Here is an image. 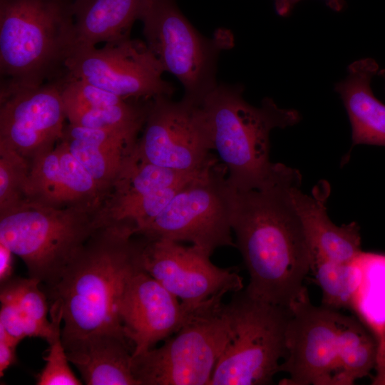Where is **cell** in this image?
Segmentation results:
<instances>
[{"mask_svg": "<svg viewBox=\"0 0 385 385\" xmlns=\"http://www.w3.org/2000/svg\"><path fill=\"white\" fill-rule=\"evenodd\" d=\"M298 170L274 163L250 188L235 190L232 229L249 273L252 297L289 308L305 287L312 255L292 198Z\"/></svg>", "mask_w": 385, "mask_h": 385, "instance_id": "obj_1", "label": "cell"}, {"mask_svg": "<svg viewBox=\"0 0 385 385\" xmlns=\"http://www.w3.org/2000/svg\"><path fill=\"white\" fill-rule=\"evenodd\" d=\"M116 222L98 229L48 287L51 300L61 304L63 342L92 334L125 336L118 310L125 286L140 265L141 237Z\"/></svg>", "mask_w": 385, "mask_h": 385, "instance_id": "obj_2", "label": "cell"}, {"mask_svg": "<svg viewBox=\"0 0 385 385\" xmlns=\"http://www.w3.org/2000/svg\"><path fill=\"white\" fill-rule=\"evenodd\" d=\"M213 145L235 190L256 185L270 171V135L300 120L294 109L282 108L270 98L248 103L239 86L216 85L199 103Z\"/></svg>", "mask_w": 385, "mask_h": 385, "instance_id": "obj_3", "label": "cell"}, {"mask_svg": "<svg viewBox=\"0 0 385 385\" xmlns=\"http://www.w3.org/2000/svg\"><path fill=\"white\" fill-rule=\"evenodd\" d=\"M72 45L71 6L60 0H1V93L43 84L64 66Z\"/></svg>", "mask_w": 385, "mask_h": 385, "instance_id": "obj_4", "label": "cell"}, {"mask_svg": "<svg viewBox=\"0 0 385 385\" xmlns=\"http://www.w3.org/2000/svg\"><path fill=\"white\" fill-rule=\"evenodd\" d=\"M98 209L53 207L24 200L0 212V242L23 260L30 277L51 287L102 227Z\"/></svg>", "mask_w": 385, "mask_h": 385, "instance_id": "obj_5", "label": "cell"}, {"mask_svg": "<svg viewBox=\"0 0 385 385\" xmlns=\"http://www.w3.org/2000/svg\"><path fill=\"white\" fill-rule=\"evenodd\" d=\"M230 334L209 385H267L287 354L290 309L266 302L245 289L226 304Z\"/></svg>", "mask_w": 385, "mask_h": 385, "instance_id": "obj_6", "label": "cell"}, {"mask_svg": "<svg viewBox=\"0 0 385 385\" xmlns=\"http://www.w3.org/2000/svg\"><path fill=\"white\" fill-rule=\"evenodd\" d=\"M222 298L197 308L159 348L132 356V372L139 385L210 384L230 334Z\"/></svg>", "mask_w": 385, "mask_h": 385, "instance_id": "obj_7", "label": "cell"}, {"mask_svg": "<svg viewBox=\"0 0 385 385\" xmlns=\"http://www.w3.org/2000/svg\"><path fill=\"white\" fill-rule=\"evenodd\" d=\"M235 195L225 165L215 158L185 183L136 235L189 242L210 255L219 247H235L232 238Z\"/></svg>", "mask_w": 385, "mask_h": 385, "instance_id": "obj_8", "label": "cell"}, {"mask_svg": "<svg viewBox=\"0 0 385 385\" xmlns=\"http://www.w3.org/2000/svg\"><path fill=\"white\" fill-rule=\"evenodd\" d=\"M141 21L145 43L164 71L180 81L184 98L200 103L217 85V57L230 46V35L222 31L211 39L202 36L180 12L175 0H150Z\"/></svg>", "mask_w": 385, "mask_h": 385, "instance_id": "obj_9", "label": "cell"}, {"mask_svg": "<svg viewBox=\"0 0 385 385\" xmlns=\"http://www.w3.org/2000/svg\"><path fill=\"white\" fill-rule=\"evenodd\" d=\"M68 77L82 80L128 100H151L173 93L164 70L146 43L130 38L101 48L72 46L64 61Z\"/></svg>", "mask_w": 385, "mask_h": 385, "instance_id": "obj_10", "label": "cell"}, {"mask_svg": "<svg viewBox=\"0 0 385 385\" xmlns=\"http://www.w3.org/2000/svg\"><path fill=\"white\" fill-rule=\"evenodd\" d=\"M169 96L150 100L135 152L143 159L185 173H195L215 158L213 145L199 104Z\"/></svg>", "mask_w": 385, "mask_h": 385, "instance_id": "obj_11", "label": "cell"}, {"mask_svg": "<svg viewBox=\"0 0 385 385\" xmlns=\"http://www.w3.org/2000/svg\"><path fill=\"white\" fill-rule=\"evenodd\" d=\"M283 385H345L338 356L344 314L312 304L305 287L289 307Z\"/></svg>", "mask_w": 385, "mask_h": 385, "instance_id": "obj_12", "label": "cell"}, {"mask_svg": "<svg viewBox=\"0 0 385 385\" xmlns=\"http://www.w3.org/2000/svg\"><path fill=\"white\" fill-rule=\"evenodd\" d=\"M140 236V235H139ZM140 265L190 312L210 300L243 289L232 268L214 265L210 255L193 245L142 236Z\"/></svg>", "mask_w": 385, "mask_h": 385, "instance_id": "obj_13", "label": "cell"}, {"mask_svg": "<svg viewBox=\"0 0 385 385\" xmlns=\"http://www.w3.org/2000/svg\"><path fill=\"white\" fill-rule=\"evenodd\" d=\"M0 100V145L31 163L61 140L66 116L59 81L1 93Z\"/></svg>", "mask_w": 385, "mask_h": 385, "instance_id": "obj_14", "label": "cell"}, {"mask_svg": "<svg viewBox=\"0 0 385 385\" xmlns=\"http://www.w3.org/2000/svg\"><path fill=\"white\" fill-rule=\"evenodd\" d=\"M192 312L143 269L135 272L125 286L118 310L133 356L173 335Z\"/></svg>", "mask_w": 385, "mask_h": 385, "instance_id": "obj_15", "label": "cell"}, {"mask_svg": "<svg viewBox=\"0 0 385 385\" xmlns=\"http://www.w3.org/2000/svg\"><path fill=\"white\" fill-rule=\"evenodd\" d=\"M25 195L26 200L53 207H98L104 193L61 140L31 161Z\"/></svg>", "mask_w": 385, "mask_h": 385, "instance_id": "obj_16", "label": "cell"}, {"mask_svg": "<svg viewBox=\"0 0 385 385\" xmlns=\"http://www.w3.org/2000/svg\"><path fill=\"white\" fill-rule=\"evenodd\" d=\"M330 194L323 180L304 193L301 185L294 188L292 198L310 249L312 264L315 260L351 262L362 252L360 227L355 222L336 225L329 217L327 201Z\"/></svg>", "mask_w": 385, "mask_h": 385, "instance_id": "obj_17", "label": "cell"}, {"mask_svg": "<svg viewBox=\"0 0 385 385\" xmlns=\"http://www.w3.org/2000/svg\"><path fill=\"white\" fill-rule=\"evenodd\" d=\"M138 135L68 123L65 126L61 140L88 171L105 197L135 151Z\"/></svg>", "mask_w": 385, "mask_h": 385, "instance_id": "obj_18", "label": "cell"}, {"mask_svg": "<svg viewBox=\"0 0 385 385\" xmlns=\"http://www.w3.org/2000/svg\"><path fill=\"white\" fill-rule=\"evenodd\" d=\"M123 335L101 332L63 343L86 384L139 385L132 372L133 349Z\"/></svg>", "mask_w": 385, "mask_h": 385, "instance_id": "obj_19", "label": "cell"}, {"mask_svg": "<svg viewBox=\"0 0 385 385\" xmlns=\"http://www.w3.org/2000/svg\"><path fill=\"white\" fill-rule=\"evenodd\" d=\"M378 71L374 59L358 60L348 66L347 77L335 85L351 123L352 146H385V105L374 96L371 87Z\"/></svg>", "mask_w": 385, "mask_h": 385, "instance_id": "obj_20", "label": "cell"}, {"mask_svg": "<svg viewBox=\"0 0 385 385\" xmlns=\"http://www.w3.org/2000/svg\"><path fill=\"white\" fill-rule=\"evenodd\" d=\"M150 0H76L71 6L73 45L96 46L129 38Z\"/></svg>", "mask_w": 385, "mask_h": 385, "instance_id": "obj_21", "label": "cell"}, {"mask_svg": "<svg viewBox=\"0 0 385 385\" xmlns=\"http://www.w3.org/2000/svg\"><path fill=\"white\" fill-rule=\"evenodd\" d=\"M200 172L185 173L156 165L143 159L135 149L103 199L97 211L98 219L105 226L134 202L159 190L186 182Z\"/></svg>", "mask_w": 385, "mask_h": 385, "instance_id": "obj_22", "label": "cell"}, {"mask_svg": "<svg viewBox=\"0 0 385 385\" xmlns=\"http://www.w3.org/2000/svg\"><path fill=\"white\" fill-rule=\"evenodd\" d=\"M356 260L362 278L349 309L377 344L376 374L372 384L385 385V255L362 251Z\"/></svg>", "mask_w": 385, "mask_h": 385, "instance_id": "obj_23", "label": "cell"}, {"mask_svg": "<svg viewBox=\"0 0 385 385\" xmlns=\"http://www.w3.org/2000/svg\"><path fill=\"white\" fill-rule=\"evenodd\" d=\"M338 356L345 385L368 376L375 369L377 344L364 325L344 315L339 335Z\"/></svg>", "mask_w": 385, "mask_h": 385, "instance_id": "obj_24", "label": "cell"}, {"mask_svg": "<svg viewBox=\"0 0 385 385\" xmlns=\"http://www.w3.org/2000/svg\"><path fill=\"white\" fill-rule=\"evenodd\" d=\"M311 270L322 292V306L334 310L350 308L362 278L356 258L351 262L315 260Z\"/></svg>", "mask_w": 385, "mask_h": 385, "instance_id": "obj_25", "label": "cell"}, {"mask_svg": "<svg viewBox=\"0 0 385 385\" xmlns=\"http://www.w3.org/2000/svg\"><path fill=\"white\" fill-rule=\"evenodd\" d=\"M40 284V281L33 277H12L1 284V291L9 295L19 307L26 322L28 337H40L48 342L53 324L47 317L50 307Z\"/></svg>", "mask_w": 385, "mask_h": 385, "instance_id": "obj_26", "label": "cell"}, {"mask_svg": "<svg viewBox=\"0 0 385 385\" xmlns=\"http://www.w3.org/2000/svg\"><path fill=\"white\" fill-rule=\"evenodd\" d=\"M50 320L53 324V334L48 342V354L43 357L45 366L37 375L38 385H80L82 381L76 377L69 366V360L61 337L63 323L61 302L51 300L49 309Z\"/></svg>", "mask_w": 385, "mask_h": 385, "instance_id": "obj_27", "label": "cell"}, {"mask_svg": "<svg viewBox=\"0 0 385 385\" xmlns=\"http://www.w3.org/2000/svg\"><path fill=\"white\" fill-rule=\"evenodd\" d=\"M29 168L26 158L0 145V212L26 200Z\"/></svg>", "mask_w": 385, "mask_h": 385, "instance_id": "obj_28", "label": "cell"}, {"mask_svg": "<svg viewBox=\"0 0 385 385\" xmlns=\"http://www.w3.org/2000/svg\"><path fill=\"white\" fill-rule=\"evenodd\" d=\"M0 327L18 344L28 337L26 322L16 304L4 292H0Z\"/></svg>", "mask_w": 385, "mask_h": 385, "instance_id": "obj_29", "label": "cell"}, {"mask_svg": "<svg viewBox=\"0 0 385 385\" xmlns=\"http://www.w3.org/2000/svg\"><path fill=\"white\" fill-rule=\"evenodd\" d=\"M18 343L11 339L4 329L0 327V376L17 360L16 349Z\"/></svg>", "mask_w": 385, "mask_h": 385, "instance_id": "obj_30", "label": "cell"}, {"mask_svg": "<svg viewBox=\"0 0 385 385\" xmlns=\"http://www.w3.org/2000/svg\"><path fill=\"white\" fill-rule=\"evenodd\" d=\"M300 0H274L277 13L279 16H287ZM326 4L335 11H340L344 6V0H324Z\"/></svg>", "mask_w": 385, "mask_h": 385, "instance_id": "obj_31", "label": "cell"}, {"mask_svg": "<svg viewBox=\"0 0 385 385\" xmlns=\"http://www.w3.org/2000/svg\"><path fill=\"white\" fill-rule=\"evenodd\" d=\"M14 254L0 242V282L1 284L12 278Z\"/></svg>", "mask_w": 385, "mask_h": 385, "instance_id": "obj_32", "label": "cell"}, {"mask_svg": "<svg viewBox=\"0 0 385 385\" xmlns=\"http://www.w3.org/2000/svg\"><path fill=\"white\" fill-rule=\"evenodd\" d=\"M379 74L381 75L385 79V70L379 71Z\"/></svg>", "mask_w": 385, "mask_h": 385, "instance_id": "obj_33", "label": "cell"}]
</instances>
